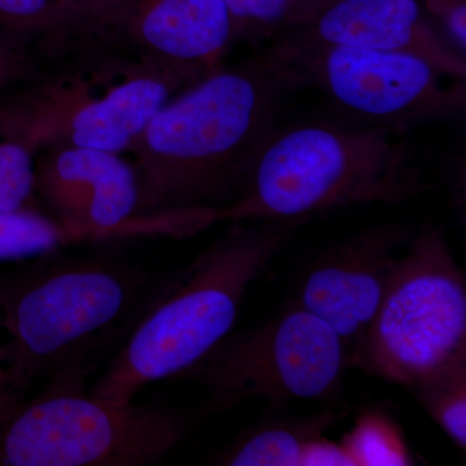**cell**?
<instances>
[{"label": "cell", "instance_id": "obj_1", "mask_svg": "<svg viewBox=\"0 0 466 466\" xmlns=\"http://www.w3.org/2000/svg\"><path fill=\"white\" fill-rule=\"evenodd\" d=\"M303 84L274 52L223 66L153 116L133 156L137 217H174L198 231L219 223Z\"/></svg>", "mask_w": 466, "mask_h": 466}, {"label": "cell", "instance_id": "obj_2", "mask_svg": "<svg viewBox=\"0 0 466 466\" xmlns=\"http://www.w3.org/2000/svg\"><path fill=\"white\" fill-rule=\"evenodd\" d=\"M428 188L408 130L350 121L281 124L219 222L297 225L336 208L403 204Z\"/></svg>", "mask_w": 466, "mask_h": 466}, {"label": "cell", "instance_id": "obj_3", "mask_svg": "<svg viewBox=\"0 0 466 466\" xmlns=\"http://www.w3.org/2000/svg\"><path fill=\"white\" fill-rule=\"evenodd\" d=\"M137 324L90 394L130 403L144 386L189 372L229 336L245 294L296 225L235 220Z\"/></svg>", "mask_w": 466, "mask_h": 466}, {"label": "cell", "instance_id": "obj_4", "mask_svg": "<svg viewBox=\"0 0 466 466\" xmlns=\"http://www.w3.org/2000/svg\"><path fill=\"white\" fill-rule=\"evenodd\" d=\"M182 81L119 43L100 42L39 66L0 99V135L34 153L52 147L128 152Z\"/></svg>", "mask_w": 466, "mask_h": 466}, {"label": "cell", "instance_id": "obj_5", "mask_svg": "<svg viewBox=\"0 0 466 466\" xmlns=\"http://www.w3.org/2000/svg\"><path fill=\"white\" fill-rule=\"evenodd\" d=\"M140 275L99 259H54L0 278V327L15 390L34 382L81 383L101 343L127 317Z\"/></svg>", "mask_w": 466, "mask_h": 466}, {"label": "cell", "instance_id": "obj_6", "mask_svg": "<svg viewBox=\"0 0 466 466\" xmlns=\"http://www.w3.org/2000/svg\"><path fill=\"white\" fill-rule=\"evenodd\" d=\"M466 363V281L443 232L413 233L350 368L415 388Z\"/></svg>", "mask_w": 466, "mask_h": 466}, {"label": "cell", "instance_id": "obj_7", "mask_svg": "<svg viewBox=\"0 0 466 466\" xmlns=\"http://www.w3.org/2000/svg\"><path fill=\"white\" fill-rule=\"evenodd\" d=\"M188 431L167 408L113 403L81 383H48L0 425V466H142L167 456Z\"/></svg>", "mask_w": 466, "mask_h": 466}, {"label": "cell", "instance_id": "obj_8", "mask_svg": "<svg viewBox=\"0 0 466 466\" xmlns=\"http://www.w3.org/2000/svg\"><path fill=\"white\" fill-rule=\"evenodd\" d=\"M350 368L348 350L332 328L300 308L227 337L189 372L208 391L205 413L248 400L272 406L327 400Z\"/></svg>", "mask_w": 466, "mask_h": 466}, {"label": "cell", "instance_id": "obj_9", "mask_svg": "<svg viewBox=\"0 0 466 466\" xmlns=\"http://www.w3.org/2000/svg\"><path fill=\"white\" fill-rule=\"evenodd\" d=\"M268 50L355 124L408 130L450 121L466 109L465 78L441 72L424 58L287 36Z\"/></svg>", "mask_w": 466, "mask_h": 466}, {"label": "cell", "instance_id": "obj_10", "mask_svg": "<svg viewBox=\"0 0 466 466\" xmlns=\"http://www.w3.org/2000/svg\"><path fill=\"white\" fill-rule=\"evenodd\" d=\"M34 175L36 201L46 214L85 241L140 235L180 238L171 218L137 217V171L119 153L52 147L36 153Z\"/></svg>", "mask_w": 466, "mask_h": 466}, {"label": "cell", "instance_id": "obj_11", "mask_svg": "<svg viewBox=\"0 0 466 466\" xmlns=\"http://www.w3.org/2000/svg\"><path fill=\"white\" fill-rule=\"evenodd\" d=\"M412 235L400 225L370 227L320 251L300 276L296 302L339 334L349 364Z\"/></svg>", "mask_w": 466, "mask_h": 466}, {"label": "cell", "instance_id": "obj_12", "mask_svg": "<svg viewBox=\"0 0 466 466\" xmlns=\"http://www.w3.org/2000/svg\"><path fill=\"white\" fill-rule=\"evenodd\" d=\"M116 41L186 87L225 66L238 43L222 0H128Z\"/></svg>", "mask_w": 466, "mask_h": 466}, {"label": "cell", "instance_id": "obj_13", "mask_svg": "<svg viewBox=\"0 0 466 466\" xmlns=\"http://www.w3.org/2000/svg\"><path fill=\"white\" fill-rule=\"evenodd\" d=\"M289 36L413 55L449 76H466L464 55L451 45L422 0H324L308 24Z\"/></svg>", "mask_w": 466, "mask_h": 466}, {"label": "cell", "instance_id": "obj_14", "mask_svg": "<svg viewBox=\"0 0 466 466\" xmlns=\"http://www.w3.org/2000/svg\"><path fill=\"white\" fill-rule=\"evenodd\" d=\"M108 41L113 39L61 0H0V45L20 52L36 66Z\"/></svg>", "mask_w": 466, "mask_h": 466}, {"label": "cell", "instance_id": "obj_15", "mask_svg": "<svg viewBox=\"0 0 466 466\" xmlns=\"http://www.w3.org/2000/svg\"><path fill=\"white\" fill-rule=\"evenodd\" d=\"M333 412L259 422L223 451L217 464L231 466L303 465L312 444L336 421Z\"/></svg>", "mask_w": 466, "mask_h": 466}, {"label": "cell", "instance_id": "obj_16", "mask_svg": "<svg viewBox=\"0 0 466 466\" xmlns=\"http://www.w3.org/2000/svg\"><path fill=\"white\" fill-rule=\"evenodd\" d=\"M233 21L236 41L259 47L299 32L324 0H222Z\"/></svg>", "mask_w": 466, "mask_h": 466}, {"label": "cell", "instance_id": "obj_17", "mask_svg": "<svg viewBox=\"0 0 466 466\" xmlns=\"http://www.w3.org/2000/svg\"><path fill=\"white\" fill-rule=\"evenodd\" d=\"M84 238L39 208L0 211V263L47 256Z\"/></svg>", "mask_w": 466, "mask_h": 466}, {"label": "cell", "instance_id": "obj_18", "mask_svg": "<svg viewBox=\"0 0 466 466\" xmlns=\"http://www.w3.org/2000/svg\"><path fill=\"white\" fill-rule=\"evenodd\" d=\"M426 412L459 450H466V363L410 389Z\"/></svg>", "mask_w": 466, "mask_h": 466}, {"label": "cell", "instance_id": "obj_19", "mask_svg": "<svg viewBox=\"0 0 466 466\" xmlns=\"http://www.w3.org/2000/svg\"><path fill=\"white\" fill-rule=\"evenodd\" d=\"M35 153L25 144L0 135V211L36 208Z\"/></svg>", "mask_w": 466, "mask_h": 466}, {"label": "cell", "instance_id": "obj_20", "mask_svg": "<svg viewBox=\"0 0 466 466\" xmlns=\"http://www.w3.org/2000/svg\"><path fill=\"white\" fill-rule=\"evenodd\" d=\"M61 2L88 21L91 25L116 41V27L124 17L128 0H61Z\"/></svg>", "mask_w": 466, "mask_h": 466}, {"label": "cell", "instance_id": "obj_21", "mask_svg": "<svg viewBox=\"0 0 466 466\" xmlns=\"http://www.w3.org/2000/svg\"><path fill=\"white\" fill-rule=\"evenodd\" d=\"M38 67L20 52L0 45V99Z\"/></svg>", "mask_w": 466, "mask_h": 466}, {"label": "cell", "instance_id": "obj_22", "mask_svg": "<svg viewBox=\"0 0 466 466\" xmlns=\"http://www.w3.org/2000/svg\"><path fill=\"white\" fill-rule=\"evenodd\" d=\"M23 403L24 398L15 390L9 379L5 349L0 346V425Z\"/></svg>", "mask_w": 466, "mask_h": 466}, {"label": "cell", "instance_id": "obj_23", "mask_svg": "<svg viewBox=\"0 0 466 466\" xmlns=\"http://www.w3.org/2000/svg\"><path fill=\"white\" fill-rule=\"evenodd\" d=\"M425 3L426 8L431 12V15H437L441 9L449 7L453 3L461 2V0H422Z\"/></svg>", "mask_w": 466, "mask_h": 466}]
</instances>
